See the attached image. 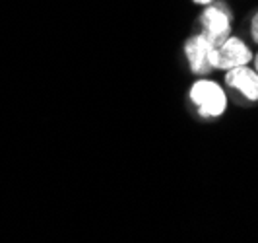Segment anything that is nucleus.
Returning <instances> with one entry per match:
<instances>
[{"instance_id": "obj_1", "label": "nucleus", "mask_w": 258, "mask_h": 243, "mask_svg": "<svg viewBox=\"0 0 258 243\" xmlns=\"http://www.w3.org/2000/svg\"><path fill=\"white\" fill-rule=\"evenodd\" d=\"M190 102L198 113L206 119H216L227 109V95L220 84L214 80H198L190 88Z\"/></svg>"}, {"instance_id": "obj_2", "label": "nucleus", "mask_w": 258, "mask_h": 243, "mask_svg": "<svg viewBox=\"0 0 258 243\" xmlns=\"http://www.w3.org/2000/svg\"><path fill=\"white\" fill-rule=\"evenodd\" d=\"M202 35H206L214 45L231 35V12L223 2H210L208 8L200 16Z\"/></svg>"}, {"instance_id": "obj_3", "label": "nucleus", "mask_w": 258, "mask_h": 243, "mask_svg": "<svg viewBox=\"0 0 258 243\" xmlns=\"http://www.w3.org/2000/svg\"><path fill=\"white\" fill-rule=\"evenodd\" d=\"M252 61V51L243 39L229 37L216 45L214 53V70H231L235 66H243Z\"/></svg>"}, {"instance_id": "obj_4", "label": "nucleus", "mask_w": 258, "mask_h": 243, "mask_svg": "<svg viewBox=\"0 0 258 243\" xmlns=\"http://www.w3.org/2000/svg\"><path fill=\"white\" fill-rule=\"evenodd\" d=\"M214 53H216V45L202 33L192 35L184 43V55L190 64V70L200 76L214 70Z\"/></svg>"}, {"instance_id": "obj_5", "label": "nucleus", "mask_w": 258, "mask_h": 243, "mask_svg": "<svg viewBox=\"0 0 258 243\" xmlns=\"http://www.w3.org/2000/svg\"><path fill=\"white\" fill-rule=\"evenodd\" d=\"M225 84L246 102H258V72L246 64L225 70Z\"/></svg>"}, {"instance_id": "obj_6", "label": "nucleus", "mask_w": 258, "mask_h": 243, "mask_svg": "<svg viewBox=\"0 0 258 243\" xmlns=\"http://www.w3.org/2000/svg\"><path fill=\"white\" fill-rule=\"evenodd\" d=\"M250 35H252V41L258 43V12L252 16V22H250Z\"/></svg>"}, {"instance_id": "obj_7", "label": "nucleus", "mask_w": 258, "mask_h": 243, "mask_svg": "<svg viewBox=\"0 0 258 243\" xmlns=\"http://www.w3.org/2000/svg\"><path fill=\"white\" fill-rule=\"evenodd\" d=\"M194 4H200V6H208L210 2H214V0H192Z\"/></svg>"}, {"instance_id": "obj_8", "label": "nucleus", "mask_w": 258, "mask_h": 243, "mask_svg": "<svg viewBox=\"0 0 258 243\" xmlns=\"http://www.w3.org/2000/svg\"><path fill=\"white\" fill-rule=\"evenodd\" d=\"M254 70H256V72H258V55H256V57H254Z\"/></svg>"}]
</instances>
